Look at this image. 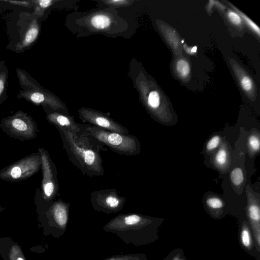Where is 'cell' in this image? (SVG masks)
<instances>
[{
  "mask_svg": "<svg viewBox=\"0 0 260 260\" xmlns=\"http://www.w3.org/2000/svg\"><path fill=\"white\" fill-rule=\"evenodd\" d=\"M8 70L4 66L0 74V101L6 89L8 78Z\"/></svg>",
  "mask_w": 260,
  "mask_h": 260,
  "instance_id": "25",
  "label": "cell"
},
{
  "mask_svg": "<svg viewBox=\"0 0 260 260\" xmlns=\"http://www.w3.org/2000/svg\"><path fill=\"white\" fill-rule=\"evenodd\" d=\"M126 201L124 197L118 194L115 188L94 191L90 196V201L93 210L107 214L122 210Z\"/></svg>",
  "mask_w": 260,
  "mask_h": 260,
  "instance_id": "8",
  "label": "cell"
},
{
  "mask_svg": "<svg viewBox=\"0 0 260 260\" xmlns=\"http://www.w3.org/2000/svg\"><path fill=\"white\" fill-rule=\"evenodd\" d=\"M228 16L234 24L239 25L242 24V19L237 13L233 11H229L228 13Z\"/></svg>",
  "mask_w": 260,
  "mask_h": 260,
  "instance_id": "27",
  "label": "cell"
},
{
  "mask_svg": "<svg viewBox=\"0 0 260 260\" xmlns=\"http://www.w3.org/2000/svg\"><path fill=\"white\" fill-rule=\"evenodd\" d=\"M40 32L38 20H32L26 30L23 38L15 47L16 51H22L29 48L37 40Z\"/></svg>",
  "mask_w": 260,
  "mask_h": 260,
  "instance_id": "14",
  "label": "cell"
},
{
  "mask_svg": "<svg viewBox=\"0 0 260 260\" xmlns=\"http://www.w3.org/2000/svg\"><path fill=\"white\" fill-rule=\"evenodd\" d=\"M231 180L232 183L236 186L241 185L244 181V175L240 168H234L231 173Z\"/></svg>",
  "mask_w": 260,
  "mask_h": 260,
  "instance_id": "21",
  "label": "cell"
},
{
  "mask_svg": "<svg viewBox=\"0 0 260 260\" xmlns=\"http://www.w3.org/2000/svg\"><path fill=\"white\" fill-rule=\"evenodd\" d=\"M175 68L178 76L183 79L186 78L190 74L189 64L184 59H180L177 61Z\"/></svg>",
  "mask_w": 260,
  "mask_h": 260,
  "instance_id": "19",
  "label": "cell"
},
{
  "mask_svg": "<svg viewBox=\"0 0 260 260\" xmlns=\"http://www.w3.org/2000/svg\"><path fill=\"white\" fill-rule=\"evenodd\" d=\"M90 22L94 27L98 29H104L110 25L111 19L107 15L98 14L91 18Z\"/></svg>",
  "mask_w": 260,
  "mask_h": 260,
  "instance_id": "17",
  "label": "cell"
},
{
  "mask_svg": "<svg viewBox=\"0 0 260 260\" xmlns=\"http://www.w3.org/2000/svg\"><path fill=\"white\" fill-rule=\"evenodd\" d=\"M54 1L52 0H36L32 1V6L34 7V13L41 16L45 9L50 7Z\"/></svg>",
  "mask_w": 260,
  "mask_h": 260,
  "instance_id": "20",
  "label": "cell"
},
{
  "mask_svg": "<svg viewBox=\"0 0 260 260\" xmlns=\"http://www.w3.org/2000/svg\"><path fill=\"white\" fill-rule=\"evenodd\" d=\"M78 112L81 121L85 124L122 134H129L126 127L106 114L86 108L79 109Z\"/></svg>",
  "mask_w": 260,
  "mask_h": 260,
  "instance_id": "9",
  "label": "cell"
},
{
  "mask_svg": "<svg viewBox=\"0 0 260 260\" xmlns=\"http://www.w3.org/2000/svg\"><path fill=\"white\" fill-rule=\"evenodd\" d=\"M229 161V153L225 146L222 145L214 157V162L218 168L225 169Z\"/></svg>",
  "mask_w": 260,
  "mask_h": 260,
  "instance_id": "16",
  "label": "cell"
},
{
  "mask_svg": "<svg viewBox=\"0 0 260 260\" xmlns=\"http://www.w3.org/2000/svg\"><path fill=\"white\" fill-rule=\"evenodd\" d=\"M37 151L40 153L42 159V196L46 201L52 202L59 190L56 167L47 150L41 147Z\"/></svg>",
  "mask_w": 260,
  "mask_h": 260,
  "instance_id": "7",
  "label": "cell"
},
{
  "mask_svg": "<svg viewBox=\"0 0 260 260\" xmlns=\"http://www.w3.org/2000/svg\"><path fill=\"white\" fill-rule=\"evenodd\" d=\"M16 72L20 84L23 88L17 95L18 98L24 99L36 106H42L43 108L69 113L63 104L51 93L37 85L35 81L30 80V76L27 73L19 69H17Z\"/></svg>",
  "mask_w": 260,
  "mask_h": 260,
  "instance_id": "4",
  "label": "cell"
},
{
  "mask_svg": "<svg viewBox=\"0 0 260 260\" xmlns=\"http://www.w3.org/2000/svg\"><path fill=\"white\" fill-rule=\"evenodd\" d=\"M246 219L250 225L256 248L260 252V207L258 199L253 194L247 195Z\"/></svg>",
  "mask_w": 260,
  "mask_h": 260,
  "instance_id": "12",
  "label": "cell"
},
{
  "mask_svg": "<svg viewBox=\"0 0 260 260\" xmlns=\"http://www.w3.org/2000/svg\"><path fill=\"white\" fill-rule=\"evenodd\" d=\"M17 260H24V259L21 257H19L17 258Z\"/></svg>",
  "mask_w": 260,
  "mask_h": 260,
  "instance_id": "34",
  "label": "cell"
},
{
  "mask_svg": "<svg viewBox=\"0 0 260 260\" xmlns=\"http://www.w3.org/2000/svg\"><path fill=\"white\" fill-rule=\"evenodd\" d=\"M86 131L105 146L123 155L139 154L141 144L138 138L130 134H122L86 124Z\"/></svg>",
  "mask_w": 260,
  "mask_h": 260,
  "instance_id": "3",
  "label": "cell"
},
{
  "mask_svg": "<svg viewBox=\"0 0 260 260\" xmlns=\"http://www.w3.org/2000/svg\"><path fill=\"white\" fill-rule=\"evenodd\" d=\"M68 157L85 175L103 176L104 169L101 151L107 149L86 131L74 134L65 129H57Z\"/></svg>",
  "mask_w": 260,
  "mask_h": 260,
  "instance_id": "1",
  "label": "cell"
},
{
  "mask_svg": "<svg viewBox=\"0 0 260 260\" xmlns=\"http://www.w3.org/2000/svg\"><path fill=\"white\" fill-rule=\"evenodd\" d=\"M238 230L239 243L242 248L251 256L260 260V252L256 248L252 232L246 217L239 222Z\"/></svg>",
  "mask_w": 260,
  "mask_h": 260,
  "instance_id": "13",
  "label": "cell"
},
{
  "mask_svg": "<svg viewBox=\"0 0 260 260\" xmlns=\"http://www.w3.org/2000/svg\"><path fill=\"white\" fill-rule=\"evenodd\" d=\"M41 167V156L37 151L2 169L0 179L11 182L25 180L37 173Z\"/></svg>",
  "mask_w": 260,
  "mask_h": 260,
  "instance_id": "6",
  "label": "cell"
},
{
  "mask_svg": "<svg viewBox=\"0 0 260 260\" xmlns=\"http://www.w3.org/2000/svg\"><path fill=\"white\" fill-rule=\"evenodd\" d=\"M164 220L136 213L120 214L107 222L103 229L115 234L125 244L144 246L158 239L159 229Z\"/></svg>",
  "mask_w": 260,
  "mask_h": 260,
  "instance_id": "2",
  "label": "cell"
},
{
  "mask_svg": "<svg viewBox=\"0 0 260 260\" xmlns=\"http://www.w3.org/2000/svg\"><path fill=\"white\" fill-rule=\"evenodd\" d=\"M70 203L61 199L53 201L47 212L59 233V236L66 232L69 221Z\"/></svg>",
  "mask_w": 260,
  "mask_h": 260,
  "instance_id": "11",
  "label": "cell"
},
{
  "mask_svg": "<svg viewBox=\"0 0 260 260\" xmlns=\"http://www.w3.org/2000/svg\"><path fill=\"white\" fill-rule=\"evenodd\" d=\"M175 253L171 260H185L183 250L180 248L175 249Z\"/></svg>",
  "mask_w": 260,
  "mask_h": 260,
  "instance_id": "30",
  "label": "cell"
},
{
  "mask_svg": "<svg viewBox=\"0 0 260 260\" xmlns=\"http://www.w3.org/2000/svg\"><path fill=\"white\" fill-rule=\"evenodd\" d=\"M4 2L10 3L14 5L23 7H31L32 6L31 1H4Z\"/></svg>",
  "mask_w": 260,
  "mask_h": 260,
  "instance_id": "29",
  "label": "cell"
},
{
  "mask_svg": "<svg viewBox=\"0 0 260 260\" xmlns=\"http://www.w3.org/2000/svg\"><path fill=\"white\" fill-rule=\"evenodd\" d=\"M160 104V98L158 93L156 91H151L148 96L147 100L148 106L152 111H154Z\"/></svg>",
  "mask_w": 260,
  "mask_h": 260,
  "instance_id": "22",
  "label": "cell"
},
{
  "mask_svg": "<svg viewBox=\"0 0 260 260\" xmlns=\"http://www.w3.org/2000/svg\"><path fill=\"white\" fill-rule=\"evenodd\" d=\"M175 249L170 251L167 255L161 260H171L175 253Z\"/></svg>",
  "mask_w": 260,
  "mask_h": 260,
  "instance_id": "32",
  "label": "cell"
},
{
  "mask_svg": "<svg viewBox=\"0 0 260 260\" xmlns=\"http://www.w3.org/2000/svg\"><path fill=\"white\" fill-rule=\"evenodd\" d=\"M108 5L114 6H124L127 5L132 2L130 1L126 0H119V1H106L105 2Z\"/></svg>",
  "mask_w": 260,
  "mask_h": 260,
  "instance_id": "31",
  "label": "cell"
},
{
  "mask_svg": "<svg viewBox=\"0 0 260 260\" xmlns=\"http://www.w3.org/2000/svg\"><path fill=\"white\" fill-rule=\"evenodd\" d=\"M240 83L242 88L246 92L250 93L253 89V84L252 80L246 75L240 77Z\"/></svg>",
  "mask_w": 260,
  "mask_h": 260,
  "instance_id": "23",
  "label": "cell"
},
{
  "mask_svg": "<svg viewBox=\"0 0 260 260\" xmlns=\"http://www.w3.org/2000/svg\"><path fill=\"white\" fill-rule=\"evenodd\" d=\"M248 145L251 152H258L260 147V143L258 136L255 134H252L250 135L248 138Z\"/></svg>",
  "mask_w": 260,
  "mask_h": 260,
  "instance_id": "24",
  "label": "cell"
},
{
  "mask_svg": "<svg viewBox=\"0 0 260 260\" xmlns=\"http://www.w3.org/2000/svg\"><path fill=\"white\" fill-rule=\"evenodd\" d=\"M3 63H4V61H1L0 62V74H1V71H2V69H3V68L4 66V65H3Z\"/></svg>",
  "mask_w": 260,
  "mask_h": 260,
  "instance_id": "33",
  "label": "cell"
},
{
  "mask_svg": "<svg viewBox=\"0 0 260 260\" xmlns=\"http://www.w3.org/2000/svg\"><path fill=\"white\" fill-rule=\"evenodd\" d=\"M46 120L57 129H65L74 134H81L86 131V124L77 122L69 113L44 108Z\"/></svg>",
  "mask_w": 260,
  "mask_h": 260,
  "instance_id": "10",
  "label": "cell"
},
{
  "mask_svg": "<svg viewBox=\"0 0 260 260\" xmlns=\"http://www.w3.org/2000/svg\"><path fill=\"white\" fill-rule=\"evenodd\" d=\"M145 253H137L117 254L110 256L102 260H147Z\"/></svg>",
  "mask_w": 260,
  "mask_h": 260,
  "instance_id": "18",
  "label": "cell"
},
{
  "mask_svg": "<svg viewBox=\"0 0 260 260\" xmlns=\"http://www.w3.org/2000/svg\"><path fill=\"white\" fill-rule=\"evenodd\" d=\"M0 128L11 138L20 141L35 139L40 132L34 119L26 113L19 110L14 114L3 117Z\"/></svg>",
  "mask_w": 260,
  "mask_h": 260,
  "instance_id": "5",
  "label": "cell"
},
{
  "mask_svg": "<svg viewBox=\"0 0 260 260\" xmlns=\"http://www.w3.org/2000/svg\"><path fill=\"white\" fill-rule=\"evenodd\" d=\"M239 13L241 14V16H242L244 20H245V22L249 25V26L251 27L258 35H259L260 31L259 27L244 14L241 13L240 12H239Z\"/></svg>",
  "mask_w": 260,
  "mask_h": 260,
  "instance_id": "28",
  "label": "cell"
},
{
  "mask_svg": "<svg viewBox=\"0 0 260 260\" xmlns=\"http://www.w3.org/2000/svg\"><path fill=\"white\" fill-rule=\"evenodd\" d=\"M220 142V137L218 135L214 136L208 142L206 145V149L208 151H211L216 149Z\"/></svg>",
  "mask_w": 260,
  "mask_h": 260,
  "instance_id": "26",
  "label": "cell"
},
{
  "mask_svg": "<svg viewBox=\"0 0 260 260\" xmlns=\"http://www.w3.org/2000/svg\"><path fill=\"white\" fill-rule=\"evenodd\" d=\"M205 203L211 216L216 219L221 218L223 215L224 203L221 199L211 196L206 199Z\"/></svg>",
  "mask_w": 260,
  "mask_h": 260,
  "instance_id": "15",
  "label": "cell"
}]
</instances>
